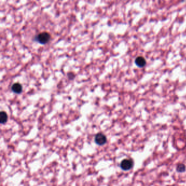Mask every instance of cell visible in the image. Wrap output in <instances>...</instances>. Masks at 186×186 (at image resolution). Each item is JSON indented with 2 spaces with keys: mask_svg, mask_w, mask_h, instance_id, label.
Wrapping results in <instances>:
<instances>
[{
  "mask_svg": "<svg viewBox=\"0 0 186 186\" xmlns=\"http://www.w3.org/2000/svg\"><path fill=\"white\" fill-rule=\"evenodd\" d=\"M134 165V161L132 159H124L121 162V168L124 171H128L131 169Z\"/></svg>",
  "mask_w": 186,
  "mask_h": 186,
  "instance_id": "2",
  "label": "cell"
},
{
  "mask_svg": "<svg viewBox=\"0 0 186 186\" xmlns=\"http://www.w3.org/2000/svg\"><path fill=\"white\" fill-rule=\"evenodd\" d=\"M51 39V36L49 33L47 32H43L39 33L35 38V40L38 43L45 44L48 43Z\"/></svg>",
  "mask_w": 186,
  "mask_h": 186,
  "instance_id": "1",
  "label": "cell"
},
{
  "mask_svg": "<svg viewBox=\"0 0 186 186\" xmlns=\"http://www.w3.org/2000/svg\"><path fill=\"white\" fill-rule=\"evenodd\" d=\"M135 63L138 67L142 68L146 65V61L143 56H138L135 60Z\"/></svg>",
  "mask_w": 186,
  "mask_h": 186,
  "instance_id": "4",
  "label": "cell"
},
{
  "mask_svg": "<svg viewBox=\"0 0 186 186\" xmlns=\"http://www.w3.org/2000/svg\"><path fill=\"white\" fill-rule=\"evenodd\" d=\"M94 141L97 145L102 146V145H104L106 143L107 139L104 134H103V133H99L95 136Z\"/></svg>",
  "mask_w": 186,
  "mask_h": 186,
  "instance_id": "3",
  "label": "cell"
},
{
  "mask_svg": "<svg viewBox=\"0 0 186 186\" xmlns=\"http://www.w3.org/2000/svg\"><path fill=\"white\" fill-rule=\"evenodd\" d=\"M8 120V115L5 112H0V122L1 124H6Z\"/></svg>",
  "mask_w": 186,
  "mask_h": 186,
  "instance_id": "6",
  "label": "cell"
},
{
  "mask_svg": "<svg viewBox=\"0 0 186 186\" xmlns=\"http://www.w3.org/2000/svg\"><path fill=\"white\" fill-rule=\"evenodd\" d=\"M11 89L13 92L17 93V94H19V93L22 92L23 87L20 84L17 82L13 85L11 87Z\"/></svg>",
  "mask_w": 186,
  "mask_h": 186,
  "instance_id": "5",
  "label": "cell"
},
{
  "mask_svg": "<svg viewBox=\"0 0 186 186\" xmlns=\"http://www.w3.org/2000/svg\"><path fill=\"white\" fill-rule=\"evenodd\" d=\"M176 170L179 173H183L186 170V167L183 164L180 163L177 166Z\"/></svg>",
  "mask_w": 186,
  "mask_h": 186,
  "instance_id": "7",
  "label": "cell"
},
{
  "mask_svg": "<svg viewBox=\"0 0 186 186\" xmlns=\"http://www.w3.org/2000/svg\"><path fill=\"white\" fill-rule=\"evenodd\" d=\"M67 76H68L69 79L73 80V79H74L75 75L74 73L73 72H69L67 74Z\"/></svg>",
  "mask_w": 186,
  "mask_h": 186,
  "instance_id": "8",
  "label": "cell"
}]
</instances>
